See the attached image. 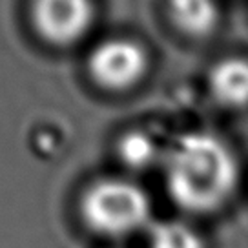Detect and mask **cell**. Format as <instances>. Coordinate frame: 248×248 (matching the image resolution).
Listing matches in <instances>:
<instances>
[{"instance_id":"cell-7","label":"cell","mask_w":248,"mask_h":248,"mask_svg":"<svg viewBox=\"0 0 248 248\" xmlns=\"http://www.w3.org/2000/svg\"><path fill=\"white\" fill-rule=\"evenodd\" d=\"M150 248H204V241L186 223L163 221L150 230Z\"/></svg>"},{"instance_id":"cell-6","label":"cell","mask_w":248,"mask_h":248,"mask_svg":"<svg viewBox=\"0 0 248 248\" xmlns=\"http://www.w3.org/2000/svg\"><path fill=\"white\" fill-rule=\"evenodd\" d=\"M168 13L179 30L192 37L208 35L219 20L214 0H168Z\"/></svg>"},{"instance_id":"cell-4","label":"cell","mask_w":248,"mask_h":248,"mask_svg":"<svg viewBox=\"0 0 248 248\" xmlns=\"http://www.w3.org/2000/svg\"><path fill=\"white\" fill-rule=\"evenodd\" d=\"M39 31L53 44H70L82 37L93 18L92 0H35Z\"/></svg>"},{"instance_id":"cell-8","label":"cell","mask_w":248,"mask_h":248,"mask_svg":"<svg viewBox=\"0 0 248 248\" xmlns=\"http://www.w3.org/2000/svg\"><path fill=\"white\" fill-rule=\"evenodd\" d=\"M119 152H121L124 163L132 168H148L150 164L155 163V159L159 155L155 140L150 135L140 132L128 133L121 140Z\"/></svg>"},{"instance_id":"cell-3","label":"cell","mask_w":248,"mask_h":248,"mask_svg":"<svg viewBox=\"0 0 248 248\" xmlns=\"http://www.w3.org/2000/svg\"><path fill=\"white\" fill-rule=\"evenodd\" d=\"M90 70L102 86L123 90L142 77L146 70V53L133 40H106L93 49Z\"/></svg>"},{"instance_id":"cell-1","label":"cell","mask_w":248,"mask_h":248,"mask_svg":"<svg viewBox=\"0 0 248 248\" xmlns=\"http://www.w3.org/2000/svg\"><path fill=\"white\" fill-rule=\"evenodd\" d=\"M164 177L179 208L208 214L232 197L237 163L230 148L216 135L190 132L177 137L164 155Z\"/></svg>"},{"instance_id":"cell-5","label":"cell","mask_w":248,"mask_h":248,"mask_svg":"<svg viewBox=\"0 0 248 248\" xmlns=\"http://www.w3.org/2000/svg\"><path fill=\"white\" fill-rule=\"evenodd\" d=\"M210 90L217 101L230 108L248 104V61L225 59L210 73Z\"/></svg>"},{"instance_id":"cell-2","label":"cell","mask_w":248,"mask_h":248,"mask_svg":"<svg viewBox=\"0 0 248 248\" xmlns=\"http://www.w3.org/2000/svg\"><path fill=\"white\" fill-rule=\"evenodd\" d=\"M80 216L95 233L124 237L148 225L152 204L139 185L124 179H104L84 192Z\"/></svg>"}]
</instances>
